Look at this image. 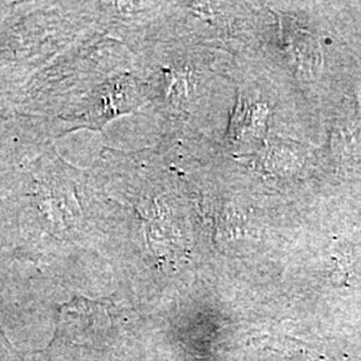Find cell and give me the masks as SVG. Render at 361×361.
I'll return each mask as SVG.
<instances>
[{"instance_id": "1", "label": "cell", "mask_w": 361, "mask_h": 361, "mask_svg": "<svg viewBox=\"0 0 361 361\" xmlns=\"http://www.w3.org/2000/svg\"><path fill=\"white\" fill-rule=\"evenodd\" d=\"M142 99L143 92L137 79L122 74L98 85L82 102L67 107L59 119L70 125L68 131L79 128L101 130L116 116L137 109Z\"/></svg>"}]
</instances>
